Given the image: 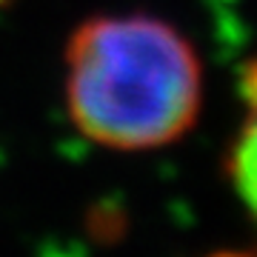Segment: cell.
Returning a JSON list of instances; mask_svg holds the SVG:
<instances>
[{"mask_svg":"<svg viewBox=\"0 0 257 257\" xmlns=\"http://www.w3.org/2000/svg\"><path fill=\"white\" fill-rule=\"evenodd\" d=\"M206 69L192 37L152 12H97L63 46V106L86 143L146 155L197 126Z\"/></svg>","mask_w":257,"mask_h":257,"instance_id":"1","label":"cell"},{"mask_svg":"<svg viewBox=\"0 0 257 257\" xmlns=\"http://www.w3.org/2000/svg\"><path fill=\"white\" fill-rule=\"evenodd\" d=\"M237 92L243 120L226 155V175L234 197L257 226V55H251L240 66Z\"/></svg>","mask_w":257,"mask_h":257,"instance_id":"2","label":"cell"},{"mask_svg":"<svg viewBox=\"0 0 257 257\" xmlns=\"http://www.w3.org/2000/svg\"><path fill=\"white\" fill-rule=\"evenodd\" d=\"M3 3H9V0H0V6H3Z\"/></svg>","mask_w":257,"mask_h":257,"instance_id":"3","label":"cell"}]
</instances>
